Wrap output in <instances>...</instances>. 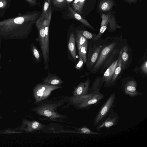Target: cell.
Masks as SVG:
<instances>
[{"instance_id": "cell-14", "label": "cell", "mask_w": 147, "mask_h": 147, "mask_svg": "<svg viewBox=\"0 0 147 147\" xmlns=\"http://www.w3.org/2000/svg\"><path fill=\"white\" fill-rule=\"evenodd\" d=\"M119 54L121 60L122 69L124 70L126 68L129 59L128 46L127 45L123 46L120 51Z\"/></svg>"}, {"instance_id": "cell-3", "label": "cell", "mask_w": 147, "mask_h": 147, "mask_svg": "<svg viewBox=\"0 0 147 147\" xmlns=\"http://www.w3.org/2000/svg\"><path fill=\"white\" fill-rule=\"evenodd\" d=\"M104 97V95L99 92L79 96H72L69 101L71 105L77 109H86L99 103Z\"/></svg>"}, {"instance_id": "cell-8", "label": "cell", "mask_w": 147, "mask_h": 147, "mask_svg": "<svg viewBox=\"0 0 147 147\" xmlns=\"http://www.w3.org/2000/svg\"><path fill=\"white\" fill-rule=\"evenodd\" d=\"M102 46L103 44H100L90 47L86 63L87 70L90 71L92 70L98 57Z\"/></svg>"}, {"instance_id": "cell-21", "label": "cell", "mask_w": 147, "mask_h": 147, "mask_svg": "<svg viewBox=\"0 0 147 147\" xmlns=\"http://www.w3.org/2000/svg\"><path fill=\"white\" fill-rule=\"evenodd\" d=\"M75 132L77 133L84 134H86L99 135L101 133L94 131L88 127L83 125L79 128H75Z\"/></svg>"}, {"instance_id": "cell-5", "label": "cell", "mask_w": 147, "mask_h": 147, "mask_svg": "<svg viewBox=\"0 0 147 147\" xmlns=\"http://www.w3.org/2000/svg\"><path fill=\"white\" fill-rule=\"evenodd\" d=\"M117 42L115 40H111L108 43L103 44L98 57L90 71L92 74L96 73L101 68L108 57L117 48Z\"/></svg>"}, {"instance_id": "cell-36", "label": "cell", "mask_w": 147, "mask_h": 147, "mask_svg": "<svg viewBox=\"0 0 147 147\" xmlns=\"http://www.w3.org/2000/svg\"><path fill=\"white\" fill-rule=\"evenodd\" d=\"M4 3L2 1H0V8L2 7H3L4 5Z\"/></svg>"}, {"instance_id": "cell-23", "label": "cell", "mask_w": 147, "mask_h": 147, "mask_svg": "<svg viewBox=\"0 0 147 147\" xmlns=\"http://www.w3.org/2000/svg\"><path fill=\"white\" fill-rule=\"evenodd\" d=\"M86 0H74L72 3L74 10L78 13L82 14V8Z\"/></svg>"}, {"instance_id": "cell-10", "label": "cell", "mask_w": 147, "mask_h": 147, "mask_svg": "<svg viewBox=\"0 0 147 147\" xmlns=\"http://www.w3.org/2000/svg\"><path fill=\"white\" fill-rule=\"evenodd\" d=\"M137 84L134 80H128L123 86L124 93L129 96L133 98L143 94V93L137 90Z\"/></svg>"}, {"instance_id": "cell-32", "label": "cell", "mask_w": 147, "mask_h": 147, "mask_svg": "<svg viewBox=\"0 0 147 147\" xmlns=\"http://www.w3.org/2000/svg\"><path fill=\"white\" fill-rule=\"evenodd\" d=\"M54 5L58 7L62 6L65 2V0H53Z\"/></svg>"}, {"instance_id": "cell-27", "label": "cell", "mask_w": 147, "mask_h": 147, "mask_svg": "<svg viewBox=\"0 0 147 147\" xmlns=\"http://www.w3.org/2000/svg\"><path fill=\"white\" fill-rule=\"evenodd\" d=\"M51 0H46L44 3L42 13L40 16H43L47 13Z\"/></svg>"}, {"instance_id": "cell-28", "label": "cell", "mask_w": 147, "mask_h": 147, "mask_svg": "<svg viewBox=\"0 0 147 147\" xmlns=\"http://www.w3.org/2000/svg\"><path fill=\"white\" fill-rule=\"evenodd\" d=\"M107 25H105L100 27V31L98 34L92 39L94 41H96L99 40L101 36L106 30L107 28Z\"/></svg>"}, {"instance_id": "cell-31", "label": "cell", "mask_w": 147, "mask_h": 147, "mask_svg": "<svg viewBox=\"0 0 147 147\" xmlns=\"http://www.w3.org/2000/svg\"><path fill=\"white\" fill-rule=\"evenodd\" d=\"M87 39H92L96 35L86 30H78Z\"/></svg>"}, {"instance_id": "cell-6", "label": "cell", "mask_w": 147, "mask_h": 147, "mask_svg": "<svg viewBox=\"0 0 147 147\" xmlns=\"http://www.w3.org/2000/svg\"><path fill=\"white\" fill-rule=\"evenodd\" d=\"M116 98L115 93L113 92L103 105L95 116L93 121V126H96L107 117L115 106Z\"/></svg>"}, {"instance_id": "cell-16", "label": "cell", "mask_w": 147, "mask_h": 147, "mask_svg": "<svg viewBox=\"0 0 147 147\" xmlns=\"http://www.w3.org/2000/svg\"><path fill=\"white\" fill-rule=\"evenodd\" d=\"M68 9L70 14L72 17L88 28L93 30H95V29L89 24L87 20L83 18L79 14L77 13L69 6H68Z\"/></svg>"}, {"instance_id": "cell-25", "label": "cell", "mask_w": 147, "mask_h": 147, "mask_svg": "<svg viewBox=\"0 0 147 147\" xmlns=\"http://www.w3.org/2000/svg\"><path fill=\"white\" fill-rule=\"evenodd\" d=\"M88 46V42H85L78 50L79 57L82 59L84 63H86L87 61L86 55Z\"/></svg>"}, {"instance_id": "cell-18", "label": "cell", "mask_w": 147, "mask_h": 147, "mask_svg": "<svg viewBox=\"0 0 147 147\" xmlns=\"http://www.w3.org/2000/svg\"><path fill=\"white\" fill-rule=\"evenodd\" d=\"M119 60L115 68L114 73L112 78L111 83L110 86L113 85L116 83L119 75L121 72L122 69V63L121 57L119 54L118 56Z\"/></svg>"}, {"instance_id": "cell-4", "label": "cell", "mask_w": 147, "mask_h": 147, "mask_svg": "<svg viewBox=\"0 0 147 147\" xmlns=\"http://www.w3.org/2000/svg\"><path fill=\"white\" fill-rule=\"evenodd\" d=\"M63 87L60 85L38 83L33 89L34 97L35 99L34 104H37L41 101L46 100L49 97L52 92L55 90L62 88Z\"/></svg>"}, {"instance_id": "cell-17", "label": "cell", "mask_w": 147, "mask_h": 147, "mask_svg": "<svg viewBox=\"0 0 147 147\" xmlns=\"http://www.w3.org/2000/svg\"><path fill=\"white\" fill-rule=\"evenodd\" d=\"M75 40L74 32L70 35L68 42V47L70 54L74 60L76 59V50L75 47Z\"/></svg>"}, {"instance_id": "cell-29", "label": "cell", "mask_w": 147, "mask_h": 147, "mask_svg": "<svg viewBox=\"0 0 147 147\" xmlns=\"http://www.w3.org/2000/svg\"><path fill=\"white\" fill-rule=\"evenodd\" d=\"M111 13L107 14H102L101 16L102 21L101 24V27L105 25H107Z\"/></svg>"}, {"instance_id": "cell-7", "label": "cell", "mask_w": 147, "mask_h": 147, "mask_svg": "<svg viewBox=\"0 0 147 147\" xmlns=\"http://www.w3.org/2000/svg\"><path fill=\"white\" fill-rule=\"evenodd\" d=\"M35 25L38 32L39 42L42 54L44 59L45 68L46 69H48L49 61L47 59L46 49L45 32L44 27L42 24L36 22Z\"/></svg>"}, {"instance_id": "cell-24", "label": "cell", "mask_w": 147, "mask_h": 147, "mask_svg": "<svg viewBox=\"0 0 147 147\" xmlns=\"http://www.w3.org/2000/svg\"><path fill=\"white\" fill-rule=\"evenodd\" d=\"M113 5L112 0H103L100 3L99 8L102 11H107L111 8Z\"/></svg>"}, {"instance_id": "cell-38", "label": "cell", "mask_w": 147, "mask_h": 147, "mask_svg": "<svg viewBox=\"0 0 147 147\" xmlns=\"http://www.w3.org/2000/svg\"><path fill=\"white\" fill-rule=\"evenodd\" d=\"M129 0L130 1H133L134 0Z\"/></svg>"}, {"instance_id": "cell-20", "label": "cell", "mask_w": 147, "mask_h": 147, "mask_svg": "<svg viewBox=\"0 0 147 147\" xmlns=\"http://www.w3.org/2000/svg\"><path fill=\"white\" fill-rule=\"evenodd\" d=\"M119 49L118 48H116L108 57L101 68L103 70L106 69L114 61L115 56L119 52Z\"/></svg>"}, {"instance_id": "cell-12", "label": "cell", "mask_w": 147, "mask_h": 147, "mask_svg": "<svg viewBox=\"0 0 147 147\" xmlns=\"http://www.w3.org/2000/svg\"><path fill=\"white\" fill-rule=\"evenodd\" d=\"M23 122L21 129L26 132H32L40 130L44 127L43 124L36 121H30L24 119Z\"/></svg>"}, {"instance_id": "cell-15", "label": "cell", "mask_w": 147, "mask_h": 147, "mask_svg": "<svg viewBox=\"0 0 147 147\" xmlns=\"http://www.w3.org/2000/svg\"><path fill=\"white\" fill-rule=\"evenodd\" d=\"M63 82L61 79L57 76L54 75L48 74L43 80L42 83L43 84H50L54 85H60Z\"/></svg>"}, {"instance_id": "cell-35", "label": "cell", "mask_w": 147, "mask_h": 147, "mask_svg": "<svg viewBox=\"0 0 147 147\" xmlns=\"http://www.w3.org/2000/svg\"><path fill=\"white\" fill-rule=\"evenodd\" d=\"M31 6H33L37 4L36 0H26Z\"/></svg>"}, {"instance_id": "cell-13", "label": "cell", "mask_w": 147, "mask_h": 147, "mask_svg": "<svg viewBox=\"0 0 147 147\" xmlns=\"http://www.w3.org/2000/svg\"><path fill=\"white\" fill-rule=\"evenodd\" d=\"M90 83V80L89 78H87L85 82H80L74 89L73 92V96H79L88 93Z\"/></svg>"}, {"instance_id": "cell-30", "label": "cell", "mask_w": 147, "mask_h": 147, "mask_svg": "<svg viewBox=\"0 0 147 147\" xmlns=\"http://www.w3.org/2000/svg\"><path fill=\"white\" fill-rule=\"evenodd\" d=\"M33 54L36 61L38 62L40 61V56L39 51L34 45H33L32 48Z\"/></svg>"}, {"instance_id": "cell-34", "label": "cell", "mask_w": 147, "mask_h": 147, "mask_svg": "<svg viewBox=\"0 0 147 147\" xmlns=\"http://www.w3.org/2000/svg\"><path fill=\"white\" fill-rule=\"evenodd\" d=\"M141 69L146 75L147 74V61H145L141 66Z\"/></svg>"}, {"instance_id": "cell-19", "label": "cell", "mask_w": 147, "mask_h": 147, "mask_svg": "<svg viewBox=\"0 0 147 147\" xmlns=\"http://www.w3.org/2000/svg\"><path fill=\"white\" fill-rule=\"evenodd\" d=\"M102 84V77H97L94 80L91 86L89 88L88 93L99 92Z\"/></svg>"}, {"instance_id": "cell-9", "label": "cell", "mask_w": 147, "mask_h": 147, "mask_svg": "<svg viewBox=\"0 0 147 147\" xmlns=\"http://www.w3.org/2000/svg\"><path fill=\"white\" fill-rule=\"evenodd\" d=\"M119 119L118 114L112 110L107 117L101 122L96 126L95 129L98 132L103 128L108 129L111 127L116 125Z\"/></svg>"}, {"instance_id": "cell-37", "label": "cell", "mask_w": 147, "mask_h": 147, "mask_svg": "<svg viewBox=\"0 0 147 147\" xmlns=\"http://www.w3.org/2000/svg\"><path fill=\"white\" fill-rule=\"evenodd\" d=\"M73 0H65V2H67V3H69L72 2Z\"/></svg>"}, {"instance_id": "cell-1", "label": "cell", "mask_w": 147, "mask_h": 147, "mask_svg": "<svg viewBox=\"0 0 147 147\" xmlns=\"http://www.w3.org/2000/svg\"><path fill=\"white\" fill-rule=\"evenodd\" d=\"M38 16V13L31 12L2 20L0 22V31L9 33L20 28H25L28 31Z\"/></svg>"}, {"instance_id": "cell-2", "label": "cell", "mask_w": 147, "mask_h": 147, "mask_svg": "<svg viewBox=\"0 0 147 147\" xmlns=\"http://www.w3.org/2000/svg\"><path fill=\"white\" fill-rule=\"evenodd\" d=\"M67 99L62 98L55 101L45 100L37 104V106L33 107L31 110L38 116L51 120L61 122L63 121H61V119H68V117L60 114L57 111L58 108L64 104Z\"/></svg>"}, {"instance_id": "cell-33", "label": "cell", "mask_w": 147, "mask_h": 147, "mask_svg": "<svg viewBox=\"0 0 147 147\" xmlns=\"http://www.w3.org/2000/svg\"><path fill=\"white\" fill-rule=\"evenodd\" d=\"M84 62L82 59L79 57L78 61L75 66V68L77 69H79L83 66Z\"/></svg>"}, {"instance_id": "cell-22", "label": "cell", "mask_w": 147, "mask_h": 147, "mask_svg": "<svg viewBox=\"0 0 147 147\" xmlns=\"http://www.w3.org/2000/svg\"><path fill=\"white\" fill-rule=\"evenodd\" d=\"M75 40L77 44L78 50L85 42H88L87 39L79 30L76 31Z\"/></svg>"}, {"instance_id": "cell-11", "label": "cell", "mask_w": 147, "mask_h": 147, "mask_svg": "<svg viewBox=\"0 0 147 147\" xmlns=\"http://www.w3.org/2000/svg\"><path fill=\"white\" fill-rule=\"evenodd\" d=\"M119 58L114 61L108 67L107 70L104 73L102 77V84L105 83L104 86H110V83L115 68Z\"/></svg>"}, {"instance_id": "cell-26", "label": "cell", "mask_w": 147, "mask_h": 147, "mask_svg": "<svg viewBox=\"0 0 147 147\" xmlns=\"http://www.w3.org/2000/svg\"><path fill=\"white\" fill-rule=\"evenodd\" d=\"M109 32H112L115 31L117 28H121L117 24L115 16L111 14L109 22Z\"/></svg>"}]
</instances>
